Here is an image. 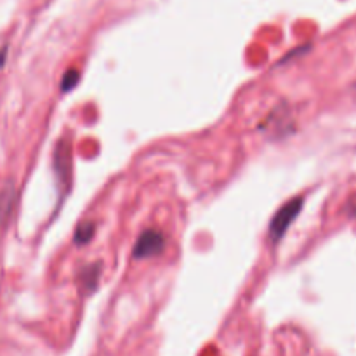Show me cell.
Returning <instances> with one entry per match:
<instances>
[{
	"mask_svg": "<svg viewBox=\"0 0 356 356\" xmlns=\"http://www.w3.org/2000/svg\"><path fill=\"white\" fill-rule=\"evenodd\" d=\"M94 232H96L94 222H82L75 232V243H79V245H86V243L90 242V238L94 236Z\"/></svg>",
	"mask_w": 356,
	"mask_h": 356,
	"instance_id": "8992f818",
	"label": "cell"
},
{
	"mask_svg": "<svg viewBox=\"0 0 356 356\" xmlns=\"http://www.w3.org/2000/svg\"><path fill=\"white\" fill-rule=\"evenodd\" d=\"M99 277H101V264H90V266H86L82 271H80L82 287L89 292L96 291Z\"/></svg>",
	"mask_w": 356,
	"mask_h": 356,
	"instance_id": "5b68a950",
	"label": "cell"
},
{
	"mask_svg": "<svg viewBox=\"0 0 356 356\" xmlns=\"http://www.w3.org/2000/svg\"><path fill=\"white\" fill-rule=\"evenodd\" d=\"M14 204H16V188L13 183H7V186H3L0 191V228L9 219Z\"/></svg>",
	"mask_w": 356,
	"mask_h": 356,
	"instance_id": "277c9868",
	"label": "cell"
},
{
	"mask_svg": "<svg viewBox=\"0 0 356 356\" xmlns=\"http://www.w3.org/2000/svg\"><path fill=\"white\" fill-rule=\"evenodd\" d=\"M79 79H80V73L76 72V70H68V72L63 75V80H61L63 92H68V90H72L73 87L79 83Z\"/></svg>",
	"mask_w": 356,
	"mask_h": 356,
	"instance_id": "52a82bcc",
	"label": "cell"
},
{
	"mask_svg": "<svg viewBox=\"0 0 356 356\" xmlns=\"http://www.w3.org/2000/svg\"><path fill=\"white\" fill-rule=\"evenodd\" d=\"M302 204H305L302 198H292L287 204L282 205V209H278V212L270 222V236L273 242H278L287 233L289 226L296 221L299 212L302 211Z\"/></svg>",
	"mask_w": 356,
	"mask_h": 356,
	"instance_id": "6da1fadb",
	"label": "cell"
},
{
	"mask_svg": "<svg viewBox=\"0 0 356 356\" xmlns=\"http://www.w3.org/2000/svg\"><path fill=\"white\" fill-rule=\"evenodd\" d=\"M165 249V236L159 229H146L141 233L134 245L136 259H148L159 256Z\"/></svg>",
	"mask_w": 356,
	"mask_h": 356,
	"instance_id": "7a4b0ae2",
	"label": "cell"
},
{
	"mask_svg": "<svg viewBox=\"0 0 356 356\" xmlns=\"http://www.w3.org/2000/svg\"><path fill=\"white\" fill-rule=\"evenodd\" d=\"M54 172L58 176V183L63 190L70 188L72 179V146L68 139H61L54 152Z\"/></svg>",
	"mask_w": 356,
	"mask_h": 356,
	"instance_id": "3957f363",
	"label": "cell"
}]
</instances>
